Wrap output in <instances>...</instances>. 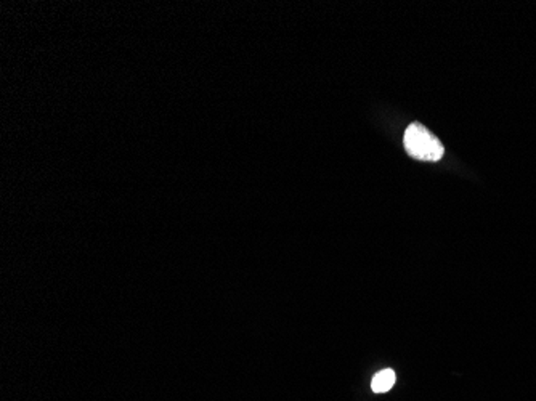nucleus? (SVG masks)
I'll return each mask as SVG.
<instances>
[{
	"label": "nucleus",
	"mask_w": 536,
	"mask_h": 401,
	"mask_svg": "<svg viewBox=\"0 0 536 401\" xmlns=\"http://www.w3.org/2000/svg\"><path fill=\"white\" fill-rule=\"evenodd\" d=\"M406 153L419 161L435 162L443 156V145L421 124H411L405 132Z\"/></svg>",
	"instance_id": "nucleus-1"
},
{
	"label": "nucleus",
	"mask_w": 536,
	"mask_h": 401,
	"mask_svg": "<svg viewBox=\"0 0 536 401\" xmlns=\"http://www.w3.org/2000/svg\"><path fill=\"white\" fill-rule=\"evenodd\" d=\"M395 380H397V378H395L393 371L384 369L374 375L373 382H371V388H373L374 393H386L395 385Z\"/></svg>",
	"instance_id": "nucleus-2"
}]
</instances>
